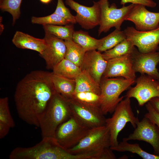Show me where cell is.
Masks as SVG:
<instances>
[{"label":"cell","instance_id":"obj_1","mask_svg":"<svg viewBox=\"0 0 159 159\" xmlns=\"http://www.w3.org/2000/svg\"><path fill=\"white\" fill-rule=\"evenodd\" d=\"M52 72L35 70L26 74L18 83L14 101L19 117L27 123L39 127L42 114L56 92Z\"/></svg>","mask_w":159,"mask_h":159},{"label":"cell","instance_id":"obj_2","mask_svg":"<svg viewBox=\"0 0 159 159\" xmlns=\"http://www.w3.org/2000/svg\"><path fill=\"white\" fill-rule=\"evenodd\" d=\"M72 115L68 100L56 91L39 119L42 138H54L58 127Z\"/></svg>","mask_w":159,"mask_h":159},{"label":"cell","instance_id":"obj_3","mask_svg":"<svg viewBox=\"0 0 159 159\" xmlns=\"http://www.w3.org/2000/svg\"><path fill=\"white\" fill-rule=\"evenodd\" d=\"M72 155L60 146L53 137H44L35 145L17 147L9 155L10 159H72Z\"/></svg>","mask_w":159,"mask_h":159},{"label":"cell","instance_id":"obj_4","mask_svg":"<svg viewBox=\"0 0 159 159\" xmlns=\"http://www.w3.org/2000/svg\"><path fill=\"white\" fill-rule=\"evenodd\" d=\"M135 81V79H127L121 77H102L100 84V108L104 115L113 112L124 97L123 96L120 97V95Z\"/></svg>","mask_w":159,"mask_h":159},{"label":"cell","instance_id":"obj_5","mask_svg":"<svg viewBox=\"0 0 159 159\" xmlns=\"http://www.w3.org/2000/svg\"><path fill=\"white\" fill-rule=\"evenodd\" d=\"M113 113L111 117L106 118V125L109 129L110 132V147L118 145V134L127 123L130 122L135 128L139 121L132 111L130 98L126 97L121 101Z\"/></svg>","mask_w":159,"mask_h":159},{"label":"cell","instance_id":"obj_6","mask_svg":"<svg viewBox=\"0 0 159 159\" xmlns=\"http://www.w3.org/2000/svg\"><path fill=\"white\" fill-rule=\"evenodd\" d=\"M110 147V131L105 125L91 129L77 144L67 150L72 154H77L105 151Z\"/></svg>","mask_w":159,"mask_h":159},{"label":"cell","instance_id":"obj_7","mask_svg":"<svg viewBox=\"0 0 159 159\" xmlns=\"http://www.w3.org/2000/svg\"><path fill=\"white\" fill-rule=\"evenodd\" d=\"M100 21L98 35L106 32L112 28L121 30V27L134 4L118 8L115 3L110 5L108 0H100Z\"/></svg>","mask_w":159,"mask_h":159},{"label":"cell","instance_id":"obj_8","mask_svg":"<svg viewBox=\"0 0 159 159\" xmlns=\"http://www.w3.org/2000/svg\"><path fill=\"white\" fill-rule=\"evenodd\" d=\"M90 129L83 125L72 115L58 127L54 138L60 146L67 150L77 144L88 134Z\"/></svg>","mask_w":159,"mask_h":159},{"label":"cell","instance_id":"obj_9","mask_svg":"<svg viewBox=\"0 0 159 159\" xmlns=\"http://www.w3.org/2000/svg\"><path fill=\"white\" fill-rule=\"evenodd\" d=\"M72 115L91 129L106 125V118L100 107L88 105L72 98L67 100Z\"/></svg>","mask_w":159,"mask_h":159},{"label":"cell","instance_id":"obj_10","mask_svg":"<svg viewBox=\"0 0 159 159\" xmlns=\"http://www.w3.org/2000/svg\"><path fill=\"white\" fill-rule=\"evenodd\" d=\"M136 85L130 88L126 97L135 98L142 106L152 98L159 97V81L147 74H143L135 80Z\"/></svg>","mask_w":159,"mask_h":159},{"label":"cell","instance_id":"obj_11","mask_svg":"<svg viewBox=\"0 0 159 159\" xmlns=\"http://www.w3.org/2000/svg\"><path fill=\"white\" fill-rule=\"evenodd\" d=\"M126 39L130 41L138 50L142 53L156 51L159 44V25L155 29L141 31L132 26L127 27L124 30Z\"/></svg>","mask_w":159,"mask_h":159},{"label":"cell","instance_id":"obj_12","mask_svg":"<svg viewBox=\"0 0 159 159\" xmlns=\"http://www.w3.org/2000/svg\"><path fill=\"white\" fill-rule=\"evenodd\" d=\"M66 4L75 11L76 23L83 29L89 30L99 25L100 8L98 1H93L90 7L81 4L73 0H65Z\"/></svg>","mask_w":159,"mask_h":159},{"label":"cell","instance_id":"obj_13","mask_svg":"<svg viewBox=\"0 0 159 159\" xmlns=\"http://www.w3.org/2000/svg\"><path fill=\"white\" fill-rule=\"evenodd\" d=\"M122 140L127 141L136 140L147 142L153 147L154 154L159 155V128L145 116L137 123L133 132Z\"/></svg>","mask_w":159,"mask_h":159},{"label":"cell","instance_id":"obj_14","mask_svg":"<svg viewBox=\"0 0 159 159\" xmlns=\"http://www.w3.org/2000/svg\"><path fill=\"white\" fill-rule=\"evenodd\" d=\"M125 20L133 23L135 29L138 31L151 30L155 29L159 25V12H151L144 5L134 4Z\"/></svg>","mask_w":159,"mask_h":159},{"label":"cell","instance_id":"obj_15","mask_svg":"<svg viewBox=\"0 0 159 159\" xmlns=\"http://www.w3.org/2000/svg\"><path fill=\"white\" fill-rule=\"evenodd\" d=\"M131 54L135 73L147 74L159 81V72L156 67L159 63V52L142 53L135 48Z\"/></svg>","mask_w":159,"mask_h":159},{"label":"cell","instance_id":"obj_16","mask_svg":"<svg viewBox=\"0 0 159 159\" xmlns=\"http://www.w3.org/2000/svg\"><path fill=\"white\" fill-rule=\"evenodd\" d=\"M46 47L40 56L45 62L46 68L52 69L65 58L66 47L64 41L51 34L45 32Z\"/></svg>","mask_w":159,"mask_h":159},{"label":"cell","instance_id":"obj_17","mask_svg":"<svg viewBox=\"0 0 159 159\" xmlns=\"http://www.w3.org/2000/svg\"><path fill=\"white\" fill-rule=\"evenodd\" d=\"M106 68L102 77H121L127 79H135L131 54L125 55L107 60Z\"/></svg>","mask_w":159,"mask_h":159},{"label":"cell","instance_id":"obj_18","mask_svg":"<svg viewBox=\"0 0 159 159\" xmlns=\"http://www.w3.org/2000/svg\"><path fill=\"white\" fill-rule=\"evenodd\" d=\"M107 63L101 52L96 50H90L86 52L80 68L82 70L87 71L100 84Z\"/></svg>","mask_w":159,"mask_h":159},{"label":"cell","instance_id":"obj_19","mask_svg":"<svg viewBox=\"0 0 159 159\" xmlns=\"http://www.w3.org/2000/svg\"><path fill=\"white\" fill-rule=\"evenodd\" d=\"M12 42L18 48L33 50L38 52L40 55L42 54L46 47L44 38H37L18 31L14 34Z\"/></svg>","mask_w":159,"mask_h":159},{"label":"cell","instance_id":"obj_20","mask_svg":"<svg viewBox=\"0 0 159 159\" xmlns=\"http://www.w3.org/2000/svg\"><path fill=\"white\" fill-rule=\"evenodd\" d=\"M14 120L11 115L7 97L0 99V138L4 137L11 128L15 126Z\"/></svg>","mask_w":159,"mask_h":159},{"label":"cell","instance_id":"obj_21","mask_svg":"<svg viewBox=\"0 0 159 159\" xmlns=\"http://www.w3.org/2000/svg\"><path fill=\"white\" fill-rule=\"evenodd\" d=\"M75 81L76 86L74 93L90 92L100 95V84L93 79L87 71L82 70L75 79Z\"/></svg>","mask_w":159,"mask_h":159},{"label":"cell","instance_id":"obj_22","mask_svg":"<svg viewBox=\"0 0 159 159\" xmlns=\"http://www.w3.org/2000/svg\"><path fill=\"white\" fill-rule=\"evenodd\" d=\"M52 80L57 92L67 100L72 98L75 88V80L69 79L52 72Z\"/></svg>","mask_w":159,"mask_h":159},{"label":"cell","instance_id":"obj_23","mask_svg":"<svg viewBox=\"0 0 159 159\" xmlns=\"http://www.w3.org/2000/svg\"><path fill=\"white\" fill-rule=\"evenodd\" d=\"M52 70L55 74L72 80H75L82 71L80 67L65 58Z\"/></svg>","mask_w":159,"mask_h":159},{"label":"cell","instance_id":"obj_24","mask_svg":"<svg viewBox=\"0 0 159 159\" xmlns=\"http://www.w3.org/2000/svg\"><path fill=\"white\" fill-rule=\"evenodd\" d=\"M66 47L65 58L80 67L86 52L72 39L64 40Z\"/></svg>","mask_w":159,"mask_h":159},{"label":"cell","instance_id":"obj_25","mask_svg":"<svg viewBox=\"0 0 159 159\" xmlns=\"http://www.w3.org/2000/svg\"><path fill=\"white\" fill-rule=\"evenodd\" d=\"M72 39L81 46L86 52L97 50L101 41V39H97L92 37L88 32L81 30L75 31Z\"/></svg>","mask_w":159,"mask_h":159},{"label":"cell","instance_id":"obj_26","mask_svg":"<svg viewBox=\"0 0 159 159\" xmlns=\"http://www.w3.org/2000/svg\"><path fill=\"white\" fill-rule=\"evenodd\" d=\"M113 151L129 152L135 153L143 159H159V155L151 154L143 150L137 143H130L128 141L122 140L115 147H110Z\"/></svg>","mask_w":159,"mask_h":159},{"label":"cell","instance_id":"obj_27","mask_svg":"<svg viewBox=\"0 0 159 159\" xmlns=\"http://www.w3.org/2000/svg\"><path fill=\"white\" fill-rule=\"evenodd\" d=\"M101 39V43L97 49L100 52H104L113 48L126 39L124 31L115 29L107 36Z\"/></svg>","mask_w":159,"mask_h":159},{"label":"cell","instance_id":"obj_28","mask_svg":"<svg viewBox=\"0 0 159 159\" xmlns=\"http://www.w3.org/2000/svg\"><path fill=\"white\" fill-rule=\"evenodd\" d=\"M132 43L127 39L115 47L102 54L106 60L128 54H131L136 48Z\"/></svg>","mask_w":159,"mask_h":159},{"label":"cell","instance_id":"obj_29","mask_svg":"<svg viewBox=\"0 0 159 159\" xmlns=\"http://www.w3.org/2000/svg\"><path fill=\"white\" fill-rule=\"evenodd\" d=\"M45 32L53 34L63 40L72 39L75 32L74 24L70 23L66 25H43Z\"/></svg>","mask_w":159,"mask_h":159},{"label":"cell","instance_id":"obj_30","mask_svg":"<svg viewBox=\"0 0 159 159\" xmlns=\"http://www.w3.org/2000/svg\"><path fill=\"white\" fill-rule=\"evenodd\" d=\"M22 0H3L0 3V8L3 11L7 12L12 16L14 25L20 15V6Z\"/></svg>","mask_w":159,"mask_h":159},{"label":"cell","instance_id":"obj_31","mask_svg":"<svg viewBox=\"0 0 159 159\" xmlns=\"http://www.w3.org/2000/svg\"><path fill=\"white\" fill-rule=\"evenodd\" d=\"M31 22L33 24H42L43 25H65L70 24L54 12L51 15L44 17L33 16L31 18Z\"/></svg>","mask_w":159,"mask_h":159},{"label":"cell","instance_id":"obj_32","mask_svg":"<svg viewBox=\"0 0 159 159\" xmlns=\"http://www.w3.org/2000/svg\"><path fill=\"white\" fill-rule=\"evenodd\" d=\"M72 98L86 104L100 107V96L93 92H83L74 93Z\"/></svg>","mask_w":159,"mask_h":159},{"label":"cell","instance_id":"obj_33","mask_svg":"<svg viewBox=\"0 0 159 159\" xmlns=\"http://www.w3.org/2000/svg\"><path fill=\"white\" fill-rule=\"evenodd\" d=\"M54 13L61 16L70 23H76L75 16L71 13L64 5L63 0H57V6Z\"/></svg>","mask_w":159,"mask_h":159},{"label":"cell","instance_id":"obj_34","mask_svg":"<svg viewBox=\"0 0 159 159\" xmlns=\"http://www.w3.org/2000/svg\"><path fill=\"white\" fill-rule=\"evenodd\" d=\"M145 107L148 112L144 116L148 118L159 128V113L156 111L149 101L146 104Z\"/></svg>","mask_w":159,"mask_h":159},{"label":"cell","instance_id":"obj_35","mask_svg":"<svg viewBox=\"0 0 159 159\" xmlns=\"http://www.w3.org/2000/svg\"><path fill=\"white\" fill-rule=\"evenodd\" d=\"M133 4H140L146 6L153 8L156 6V4L152 0H121L120 4L122 6L127 3Z\"/></svg>","mask_w":159,"mask_h":159},{"label":"cell","instance_id":"obj_36","mask_svg":"<svg viewBox=\"0 0 159 159\" xmlns=\"http://www.w3.org/2000/svg\"><path fill=\"white\" fill-rule=\"evenodd\" d=\"M149 101L156 111L159 113V97L153 98Z\"/></svg>","mask_w":159,"mask_h":159},{"label":"cell","instance_id":"obj_37","mask_svg":"<svg viewBox=\"0 0 159 159\" xmlns=\"http://www.w3.org/2000/svg\"><path fill=\"white\" fill-rule=\"evenodd\" d=\"M43 3L47 4L51 2L52 0H39Z\"/></svg>","mask_w":159,"mask_h":159},{"label":"cell","instance_id":"obj_38","mask_svg":"<svg viewBox=\"0 0 159 159\" xmlns=\"http://www.w3.org/2000/svg\"><path fill=\"white\" fill-rule=\"evenodd\" d=\"M3 0H0V3H1Z\"/></svg>","mask_w":159,"mask_h":159},{"label":"cell","instance_id":"obj_39","mask_svg":"<svg viewBox=\"0 0 159 159\" xmlns=\"http://www.w3.org/2000/svg\"><path fill=\"white\" fill-rule=\"evenodd\" d=\"M158 49L159 51V47H158Z\"/></svg>","mask_w":159,"mask_h":159}]
</instances>
